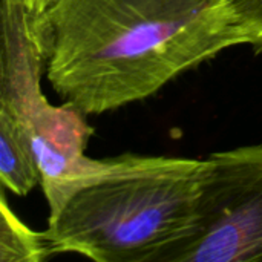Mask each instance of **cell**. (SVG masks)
I'll return each instance as SVG.
<instances>
[{"mask_svg":"<svg viewBox=\"0 0 262 262\" xmlns=\"http://www.w3.org/2000/svg\"><path fill=\"white\" fill-rule=\"evenodd\" d=\"M54 2H55V0H26V5H28V8H29L34 14L40 15V14H43Z\"/></svg>","mask_w":262,"mask_h":262,"instance_id":"8","label":"cell"},{"mask_svg":"<svg viewBox=\"0 0 262 262\" xmlns=\"http://www.w3.org/2000/svg\"><path fill=\"white\" fill-rule=\"evenodd\" d=\"M235 17L256 51H262V0H230Z\"/></svg>","mask_w":262,"mask_h":262,"instance_id":"7","label":"cell"},{"mask_svg":"<svg viewBox=\"0 0 262 262\" xmlns=\"http://www.w3.org/2000/svg\"><path fill=\"white\" fill-rule=\"evenodd\" d=\"M48 61V41L40 20L26 0H2L0 109L25 129L37 160L41 187L49 198L89 170L84 155L92 127L71 104L46 101L40 75Z\"/></svg>","mask_w":262,"mask_h":262,"instance_id":"3","label":"cell"},{"mask_svg":"<svg viewBox=\"0 0 262 262\" xmlns=\"http://www.w3.org/2000/svg\"><path fill=\"white\" fill-rule=\"evenodd\" d=\"M51 256L45 233H37L23 224L8 206L6 196L0 200V262H40Z\"/></svg>","mask_w":262,"mask_h":262,"instance_id":"6","label":"cell"},{"mask_svg":"<svg viewBox=\"0 0 262 262\" xmlns=\"http://www.w3.org/2000/svg\"><path fill=\"white\" fill-rule=\"evenodd\" d=\"M40 18L46 77L84 115L141 101L221 51L249 45L230 0H55Z\"/></svg>","mask_w":262,"mask_h":262,"instance_id":"1","label":"cell"},{"mask_svg":"<svg viewBox=\"0 0 262 262\" xmlns=\"http://www.w3.org/2000/svg\"><path fill=\"white\" fill-rule=\"evenodd\" d=\"M203 160L124 154L48 200L49 253L98 262H163L196 221Z\"/></svg>","mask_w":262,"mask_h":262,"instance_id":"2","label":"cell"},{"mask_svg":"<svg viewBox=\"0 0 262 262\" xmlns=\"http://www.w3.org/2000/svg\"><path fill=\"white\" fill-rule=\"evenodd\" d=\"M262 261V144L203 160L196 221L163 262Z\"/></svg>","mask_w":262,"mask_h":262,"instance_id":"4","label":"cell"},{"mask_svg":"<svg viewBox=\"0 0 262 262\" xmlns=\"http://www.w3.org/2000/svg\"><path fill=\"white\" fill-rule=\"evenodd\" d=\"M0 180L2 187L18 196L28 195L41 183L40 169L21 124L0 109Z\"/></svg>","mask_w":262,"mask_h":262,"instance_id":"5","label":"cell"}]
</instances>
